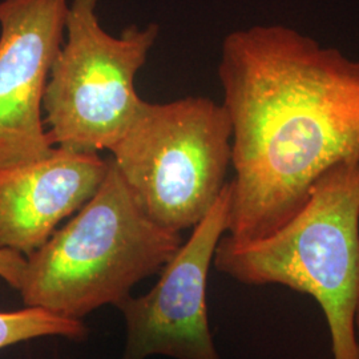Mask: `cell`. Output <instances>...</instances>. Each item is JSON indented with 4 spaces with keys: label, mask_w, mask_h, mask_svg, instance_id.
Here are the masks:
<instances>
[{
    "label": "cell",
    "mask_w": 359,
    "mask_h": 359,
    "mask_svg": "<svg viewBox=\"0 0 359 359\" xmlns=\"http://www.w3.org/2000/svg\"><path fill=\"white\" fill-rule=\"evenodd\" d=\"M109 163L56 147L39 160L0 168V249L26 257L38 250L99 191Z\"/></svg>",
    "instance_id": "obj_8"
},
{
    "label": "cell",
    "mask_w": 359,
    "mask_h": 359,
    "mask_svg": "<svg viewBox=\"0 0 359 359\" xmlns=\"http://www.w3.org/2000/svg\"><path fill=\"white\" fill-rule=\"evenodd\" d=\"M69 0L0 1V168L39 160L53 147L43 100L65 35Z\"/></svg>",
    "instance_id": "obj_7"
},
{
    "label": "cell",
    "mask_w": 359,
    "mask_h": 359,
    "mask_svg": "<svg viewBox=\"0 0 359 359\" xmlns=\"http://www.w3.org/2000/svg\"><path fill=\"white\" fill-rule=\"evenodd\" d=\"M47 337L84 341L88 329L83 321L63 318L44 309L25 306L15 311H0V350Z\"/></svg>",
    "instance_id": "obj_9"
},
{
    "label": "cell",
    "mask_w": 359,
    "mask_h": 359,
    "mask_svg": "<svg viewBox=\"0 0 359 359\" xmlns=\"http://www.w3.org/2000/svg\"><path fill=\"white\" fill-rule=\"evenodd\" d=\"M99 0H69L63 46L52 65L43 100L53 147L75 152L111 151L142 108L136 76L160 27L129 26L108 34L97 15Z\"/></svg>",
    "instance_id": "obj_5"
},
{
    "label": "cell",
    "mask_w": 359,
    "mask_h": 359,
    "mask_svg": "<svg viewBox=\"0 0 359 359\" xmlns=\"http://www.w3.org/2000/svg\"><path fill=\"white\" fill-rule=\"evenodd\" d=\"M26 268V256L13 250L0 249V278L19 290Z\"/></svg>",
    "instance_id": "obj_10"
},
{
    "label": "cell",
    "mask_w": 359,
    "mask_h": 359,
    "mask_svg": "<svg viewBox=\"0 0 359 359\" xmlns=\"http://www.w3.org/2000/svg\"><path fill=\"white\" fill-rule=\"evenodd\" d=\"M231 201L228 181L154 287L117 306L127 338L121 359H221L209 326L206 285L218 243L228 233Z\"/></svg>",
    "instance_id": "obj_6"
},
{
    "label": "cell",
    "mask_w": 359,
    "mask_h": 359,
    "mask_svg": "<svg viewBox=\"0 0 359 359\" xmlns=\"http://www.w3.org/2000/svg\"><path fill=\"white\" fill-rule=\"evenodd\" d=\"M213 265L245 285H283L313 297L327 322L334 359H359V161L329 169L280 229L248 243L225 234Z\"/></svg>",
    "instance_id": "obj_2"
},
{
    "label": "cell",
    "mask_w": 359,
    "mask_h": 359,
    "mask_svg": "<svg viewBox=\"0 0 359 359\" xmlns=\"http://www.w3.org/2000/svg\"><path fill=\"white\" fill-rule=\"evenodd\" d=\"M109 161L95 196L26 257L18 290L25 306L83 321L97 309L117 308L179 250L181 233L147 217Z\"/></svg>",
    "instance_id": "obj_3"
},
{
    "label": "cell",
    "mask_w": 359,
    "mask_h": 359,
    "mask_svg": "<svg viewBox=\"0 0 359 359\" xmlns=\"http://www.w3.org/2000/svg\"><path fill=\"white\" fill-rule=\"evenodd\" d=\"M218 80L231 124L226 236L280 229L332 168L359 161V60L281 25L233 31Z\"/></svg>",
    "instance_id": "obj_1"
},
{
    "label": "cell",
    "mask_w": 359,
    "mask_h": 359,
    "mask_svg": "<svg viewBox=\"0 0 359 359\" xmlns=\"http://www.w3.org/2000/svg\"><path fill=\"white\" fill-rule=\"evenodd\" d=\"M357 344H358V354H359V311L358 314H357Z\"/></svg>",
    "instance_id": "obj_11"
},
{
    "label": "cell",
    "mask_w": 359,
    "mask_h": 359,
    "mask_svg": "<svg viewBox=\"0 0 359 359\" xmlns=\"http://www.w3.org/2000/svg\"><path fill=\"white\" fill-rule=\"evenodd\" d=\"M109 152L142 213L182 233L205 217L228 182L231 120L222 103L204 96L144 100Z\"/></svg>",
    "instance_id": "obj_4"
}]
</instances>
